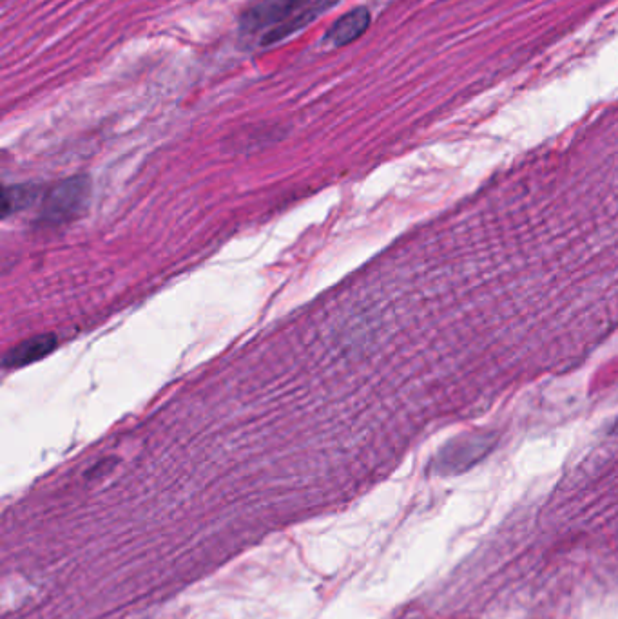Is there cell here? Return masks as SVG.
Returning <instances> with one entry per match:
<instances>
[{"label":"cell","mask_w":618,"mask_h":619,"mask_svg":"<svg viewBox=\"0 0 618 619\" xmlns=\"http://www.w3.org/2000/svg\"><path fill=\"white\" fill-rule=\"evenodd\" d=\"M338 0H254L240 17V35L258 48L289 39Z\"/></svg>","instance_id":"6da1fadb"},{"label":"cell","mask_w":618,"mask_h":619,"mask_svg":"<svg viewBox=\"0 0 618 619\" xmlns=\"http://www.w3.org/2000/svg\"><path fill=\"white\" fill-rule=\"evenodd\" d=\"M89 180L69 178L60 181L44 196L39 223L44 227H60L77 220L89 203Z\"/></svg>","instance_id":"7a4b0ae2"},{"label":"cell","mask_w":618,"mask_h":619,"mask_svg":"<svg viewBox=\"0 0 618 619\" xmlns=\"http://www.w3.org/2000/svg\"><path fill=\"white\" fill-rule=\"evenodd\" d=\"M370 22H372V15L365 6H359L354 10L348 11L345 15H341L332 26L329 31L325 33V42L334 46V48H343L348 46L352 42L361 39L368 28H370Z\"/></svg>","instance_id":"3957f363"},{"label":"cell","mask_w":618,"mask_h":619,"mask_svg":"<svg viewBox=\"0 0 618 619\" xmlns=\"http://www.w3.org/2000/svg\"><path fill=\"white\" fill-rule=\"evenodd\" d=\"M57 346V337L55 335L42 334L31 337L24 343L17 344L15 348H11L10 352L4 357V368L13 370V368H22L28 366L31 362L40 361L46 355L53 352Z\"/></svg>","instance_id":"277c9868"},{"label":"cell","mask_w":618,"mask_h":619,"mask_svg":"<svg viewBox=\"0 0 618 619\" xmlns=\"http://www.w3.org/2000/svg\"><path fill=\"white\" fill-rule=\"evenodd\" d=\"M486 444H488L486 437H470L452 442L441 455V466L452 471H457V467L470 466L488 451Z\"/></svg>","instance_id":"5b68a950"},{"label":"cell","mask_w":618,"mask_h":619,"mask_svg":"<svg viewBox=\"0 0 618 619\" xmlns=\"http://www.w3.org/2000/svg\"><path fill=\"white\" fill-rule=\"evenodd\" d=\"M37 198H39V189L35 185H11V187H6L4 189V201H2L4 218H8L11 214L26 209Z\"/></svg>","instance_id":"8992f818"}]
</instances>
